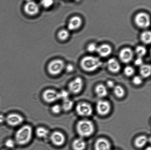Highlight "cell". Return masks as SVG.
Segmentation results:
<instances>
[{
	"mask_svg": "<svg viewBox=\"0 0 151 150\" xmlns=\"http://www.w3.org/2000/svg\"><path fill=\"white\" fill-rule=\"evenodd\" d=\"M83 87L82 79L77 77L69 83L68 87L70 92L73 94H77L81 92Z\"/></svg>",
	"mask_w": 151,
	"mask_h": 150,
	"instance_id": "12",
	"label": "cell"
},
{
	"mask_svg": "<svg viewBox=\"0 0 151 150\" xmlns=\"http://www.w3.org/2000/svg\"><path fill=\"white\" fill-rule=\"evenodd\" d=\"M140 73L142 77L147 78L150 75L151 66L149 65L143 64L140 68Z\"/></svg>",
	"mask_w": 151,
	"mask_h": 150,
	"instance_id": "20",
	"label": "cell"
},
{
	"mask_svg": "<svg viewBox=\"0 0 151 150\" xmlns=\"http://www.w3.org/2000/svg\"><path fill=\"white\" fill-rule=\"evenodd\" d=\"M36 136L40 139H45L49 137L50 132L48 129L43 127L37 128L35 130Z\"/></svg>",
	"mask_w": 151,
	"mask_h": 150,
	"instance_id": "18",
	"label": "cell"
},
{
	"mask_svg": "<svg viewBox=\"0 0 151 150\" xmlns=\"http://www.w3.org/2000/svg\"><path fill=\"white\" fill-rule=\"evenodd\" d=\"M24 10L25 13L28 15L35 16L40 12V6L35 1H28L24 6Z\"/></svg>",
	"mask_w": 151,
	"mask_h": 150,
	"instance_id": "7",
	"label": "cell"
},
{
	"mask_svg": "<svg viewBox=\"0 0 151 150\" xmlns=\"http://www.w3.org/2000/svg\"><path fill=\"white\" fill-rule=\"evenodd\" d=\"M112 48L110 45L104 44L98 47L97 52L100 56L106 57L109 56L111 53Z\"/></svg>",
	"mask_w": 151,
	"mask_h": 150,
	"instance_id": "16",
	"label": "cell"
},
{
	"mask_svg": "<svg viewBox=\"0 0 151 150\" xmlns=\"http://www.w3.org/2000/svg\"><path fill=\"white\" fill-rule=\"evenodd\" d=\"M95 150H111L110 144L106 139H100L96 142Z\"/></svg>",
	"mask_w": 151,
	"mask_h": 150,
	"instance_id": "17",
	"label": "cell"
},
{
	"mask_svg": "<svg viewBox=\"0 0 151 150\" xmlns=\"http://www.w3.org/2000/svg\"><path fill=\"white\" fill-rule=\"evenodd\" d=\"M76 111L78 115L83 117H88L93 112L91 106L87 103L82 102L78 104L76 107Z\"/></svg>",
	"mask_w": 151,
	"mask_h": 150,
	"instance_id": "10",
	"label": "cell"
},
{
	"mask_svg": "<svg viewBox=\"0 0 151 150\" xmlns=\"http://www.w3.org/2000/svg\"><path fill=\"white\" fill-rule=\"evenodd\" d=\"M134 56L132 50L129 48H123L120 51L119 58L121 61L124 63H128L132 61Z\"/></svg>",
	"mask_w": 151,
	"mask_h": 150,
	"instance_id": "11",
	"label": "cell"
},
{
	"mask_svg": "<svg viewBox=\"0 0 151 150\" xmlns=\"http://www.w3.org/2000/svg\"><path fill=\"white\" fill-rule=\"evenodd\" d=\"M108 69L113 73H117L120 70L121 65L115 58H111L108 60L107 63Z\"/></svg>",
	"mask_w": 151,
	"mask_h": 150,
	"instance_id": "15",
	"label": "cell"
},
{
	"mask_svg": "<svg viewBox=\"0 0 151 150\" xmlns=\"http://www.w3.org/2000/svg\"><path fill=\"white\" fill-rule=\"evenodd\" d=\"M6 150V149H2V150Z\"/></svg>",
	"mask_w": 151,
	"mask_h": 150,
	"instance_id": "40",
	"label": "cell"
},
{
	"mask_svg": "<svg viewBox=\"0 0 151 150\" xmlns=\"http://www.w3.org/2000/svg\"><path fill=\"white\" fill-rule=\"evenodd\" d=\"M146 150H151L150 146L148 147L147 148H146Z\"/></svg>",
	"mask_w": 151,
	"mask_h": 150,
	"instance_id": "39",
	"label": "cell"
},
{
	"mask_svg": "<svg viewBox=\"0 0 151 150\" xmlns=\"http://www.w3.org/2000/svg\"><path fill=\"white\" fill-rule=\"evenodd\" d=\"M61 106L62 109L65 111H68L72 109L73 106V101L68 99L63 101Z\"/></svg>",
	"mask_w": 151,
	"mask_h": 150,
	"instance_id": "25",
	"label": "cell"
},
{
	"mask_svg": "<svg viewBox=\"0 0 151 150\" xmlns=\"http://www.w3.org/2000/svg\"><path fill=\"white\" fill-rule=\"evenodd\" d=\"M16 142L14 139H7L6 140L4 143L6 147L12 149L14 148L16 145Z\"/></svg>",
	"mask_w": 151,
	"mask_h": 150,
	"instance_id": "29",
	"label": "cell"
},
{
	"mask_svg": "<svg viewBox=\"0 0 151 150\" xmlns=\"http://www.w3.org/2000/svg\"><path fill=\"white\" fill-rule=\"evenodd\" d=\"M59 99L64 100L68 99L69 93L68 92L65 90H63L58 92Z\"/></svg>",
	"mask_w": 151,
	"mask_h": 150,
	"instance_id": "31",
	"label": "cell"
},
{
	"mask_svg": "<svg viewBox=\"0 0 151 150\" xmlns=\"http://www.w3.org/2000/svg\"><path fill=\"white\" fill-rule=\"evenodd\" d=\"M65 64L64 61L60 59H55L52 60L47 67L48 73L52 76L60 75L64 70Z\"/></svg>",
	"mask_w": 151,
	"mask_h": 150,
	"instance_id": "4",
	"label": "cell"
},
{
	"mask_svg": "<svg viewBox=\"0 0 151 150\" xmlns=\"http://www.w3.org/2000/svg\"><path fill=\"white\" fill-rule=\"evenodd\" d=\"M49 138L52 143L56 146H61L65 142L66 138L64 134L58 131H56L50 134Z\"/></svg>",
	"mask_w": 151,
	"mask_h": 150,
	"instance_id": "8",
	"label": "cell"
},
{
	"mask_svg": "<svg viewBox=\"0 0 151 150\" xmlns=\"http://www.w3.org/2000/svg\"><path fill=\"white\" fill-rule=\"evenodd\" d=\"M80 65L81 68L84 71L92 72L101 67L103 63L98 57L87 56L81 59Z\"/></svg>",
	"mask_w": 151,
	"mask_h": 150,
	"instance_id": "2",
	"label": "cell"
},
{
	"mask_svg": "<svg viewBox=\"0 0 151 150\" xmlns=\"http://www.w3.org/2000/svg\"><path fill=\"white\" fill-rule=\"evenodd\" d=\"M114 92L115 95L118 97H122L125 95V91L122 87L118 85L115 86L113 88Z\"/></svg>",
	"mask_w": 151,
	"mask_h": 150,
	"instance_id": "27",
	"label": "cell"
},
{
	"mask_svg": "<svg viewBox=\"0 0 151 150\" xmlns=\"http://www.w3.org/2000/svg\"><path fill=\"white\" fill-rule=\"evenodd\" d=\"M142 77L140 76H136L133 78L132 82L134 85H139L142 83Z\"/></svg>",
	"mask_w": 151,
	"mask_h": 150,
	"instance_id": "34",
	"label": "cell"
},
{
	"mask_svg": "<svg viewBox=\"0 0 151 150\" xmlns=\"http://www.w3.org/2000/svg\"><path fill=\"white\" fill-rule=\"evenodd\" d=\"M54 0H41L40 5L45 9L51 8L54 5Z\"/></svg>",
	"mask_w": 151,
	"mask_h": 150,
	"instance_id": "28",
	"label": "cell"
},
{
	"mask_svg": "<svg viewBox=\"0 0 151 150\" xmlns=\"http://www.w3.org/2000/svg\"><path fill=\"white\" fill-rule=\"evenodd\" d=\"M96 92L99 97H103L107 95L108 91L106 87L104 85H99L96 86Z\"/></svg>",
	"mask_w": 151,
	"mask_h": 150,
	"instance_id": "22",
	"label": "cell"
},
{
	"mask_svg": "<svg viewBox=\"0 0 151 150\" xmlns=\"http://www.w3.org/2000/svg\"></svg>",
	"mask_w": 151,
	"mask_h": 150,
	"instance_id": "41",
	"label": "cell"
},
{
	"mask_svg": "<svg viewBox=\"0 0 151 150\" xmlns=\"http://www.w3.org/2000/svg\"><path fill=\"white\" fill-rule=\"evenodd\" d=\"M33 136V129L29 125H24L16 132L14 140L16 144L20 145L27 144L30 142Z\"/></svg>",
	"mask_w": 151,
	"mask_h": 150,
	"instance_id": "1",
	"label": "cell"
},
{
	"mask_svg": "<svg viewBox=\"0 0 151 150\" xmlns=\"http://www.w3.org/2000/svg\"><path fill=\"white\" fill-rule=\"evenodd\" d=\"M134 64L136 66H138V67H141L143 64V61L142 58L137 57V58L134 60Z\"/></svg>",
	"mask_w": 151,
	"mask_h": 150,
	"instance_id": "35",
	"label": "cell"
},
{
	"mask_svg": "<svg viewBox=\"0 0 151 150\" xmlns=\"http://www.w3.org/2000/svg\"><path fill=\"white\" fill-rule=\"evenodd\" d=\"M70 36V32L68 29H62L59 31L57 34V36L60 41H65L68 39Z\"/></svg>",
	"mask_w": 151,
	"mask_h": 150,
	"instance_id": "23",
	"label": "cell"
},
{
	"mask_svg": "<svg viewBox=\"0 0 151 150\" xmlns=\"http://www.w3.org/2000/svg\"><path fill=\"white\" fill-rule=\"evenodd\" d=\"M134 21L136 25L141 28H146L150 24V16L144 12H140L136 15Z\"/></svg>",
	"mask_w": 151,
	"mask_h": 150,
	"instance_id": "5",
	"label": "cell"
},
{
	"mask_svg": "<svg viewBox=\"0 0 151 150\" xmlns=\"http://www.w3.org/2000/svg\"><path fill=\"white\" fill-rule=\"evenodd\" d=\"M65 69L68 73H72L74 70V67L73 65L70 64H68L65 66Z\"/></svg>",
	"mask_w": 151,
	"mask_h": 150,
	"instance_id": "36",
	"label": "cell"
},
{
	"mask_svg": "<svg viewBox=\"0 0 151 150\" xmlns=\"http://www.w3.org/2000/svg\"><path fill=\"white\" fill-rule=\"evenodd\" d=\"M24 120L23 116L17 113H10L6 117L5 122L7 124L13 127L20 126L23 124Z\"/></svg>",
	"mask_w": 151,
	"mask_h": 150,
	"instance_id": "6",
	"label": "cell"
},
{
	"mask_svg": "<svg viewBox=\"0 0 151 150\" xmlns=\"http://www.w3.org/2000/svg\"><path fill=\"white\" fill-rule=\"evenodd\" d=\"M78 134L82 137H87L92 134L94 132V125L88 120H81L78 122L76 126Z\"/></svg>",
	"mask_w": 151,
	"mask_h": 150,
	"instance_id": "3",
	"label": "cell"
},
{
	"mask_svg": "<svg viewBox=\"0 0 151 150\" xmlns=\"http://www.w3.org/2000/svg\"><path fill=\"white\" fill-rule=\"evenodd\" d=\"M6 121V117L2 114H0V123H2Z\"/></svg>",
	"mask_w": 151,
	"mask_h": 150,
	"instance_id": "38",
	"label": "cell"
},
{
	"mask_svg": "<svg viewBox=\"0 0 151 150\" xmlns=\"http://www.w3.org/2000/svg\"><path fill=\"white\" fill-rule=\"evenodd\" d=\"M110 107V104L107 101L101 100L97 103L96 109L99 114L101 115H105L109 112Z\"/></svg>",
	"mask_w": 151,
	"mask_h": 150,
	"instance_id": "14",
	"label": "cell"
},
{
	"mask_svg": "<svg viewBox=\"0 0 151 150\" xmlns=\"http://www.w3.org/2000/svg\"><path fill=\"white\" fill-rule=\"evenodd\" d=\"M42 98L45 102L51 103L59 100L58 92L53 89H47L44 91Z\"/></svg>",
	"mask_w": 151,
	"mask_h": 150,
	"instance_id": "9",
	"label": "cell"
},
{
	"mask_svg": "<svg viewBox=\"0 0 151 150\" xmlns=\"http://www.w3.org/2000/svg\"><path fill=\"white\" fill-rule=\"evenodd\" d=\"M106 86L109 88H114L115 86L114 83L111 80L108 81L106 82Z\"/></svg>",
	"mask_w": 151,
	"mask_h": 150,
	"instance_id": "37",
	"label": "cell"
},
{
	"mask_svg": "<svg viewBox=\"0 0 151 150\" xmlns=\"http://www.w3.org/2000/svg\"><path fill=\"white\" fill-rule=\"evenodd\" d=\"M82 23V19L79 16H75L72 17L68 23V30L71 31L78 30L81 27Z\"/></svg>",
	"mask_w": 151,
	"mask_h": 150,
	"instance_id": "13",
	"label": "cell"
},
{
	"mask_svg": "<svg viewBox=\"0 0 151 150\" xmlns=\"http://www.w3.org/2000/svg\"><path fill=\"white\" fill-rule=\"evenodd\" d=\"M74 150H84L86 148V143L83 139L79 138L76 139L72 144Z\"/></svg>",
	"mask_w": 151,
	"mask_h": 150,
	"instance_id": "19",
	"label": "cell"
},
{
	"mask_svg": "<svg viewBox=\"0 0 151 150\" xmlns=\"http://www.w3.org/2000/svg\"><path fill=\"white\" fill-rule=\"evenodd\" d=\"M148 142L146 136H139L134 141V144L137 148H141L143 147Z\"/></svg>",
	"mask_w": 151,
	"mask_h": 150,
	"instance_id": "21",
	"label": "cell"
},
{
	"mask_svg": "<svg viewBox=\"0 0 151 150\" xmlns=\"http://www.w3.org/2000/svg\"><path fill=\"white\" fill-rule=\"evenodd\" d=\"M147 51L145 47L142 45H139L135 49V53L137 56L142 58L146 55Z\"/></svg>",
	"mask_w": 151,
	"mask_h": 150,
	"instance_id": "26",
	"label": "cell"
},
{
	"mask_svg": "<svg viewBox=\"0 0 151 150\" xmlns=\"http://www.w3.org/2000/svg\"><path fill=\"white\" fill-rule=\"evenodd\" d=\"M134 70L131 66H128L124 69V73L127 76H131L134 74Z\"/></svg>",
	"mask_w": 151,
	"mask_h": 150,
	"instance_id": "30",
	"label": "cell"
},
{
	"mask_svg": "<svg viewBox=\"0 0 151 150\" xmlns=\"http://www.w3.org/2000/svg\"><path fill=\"white\" fill-rule=\"evenodd\" d=\"M98 46L95 43H91L89 44L87 46V50L90 53H93L96 52L97 50Z\"/></svg>",
	"mask_w": 151,
	"mask_h": 150,
	"instance_id": "33",
	"label": "cell"
},
{
	"mask_svg": "<svg viewBox=\"0 0 151 150\" xmlns=\"http://www.w3.org/2000/svg\"><path fill=\"white\" fill-rule=\"evenodd\" d=\"M62 110L61 106L57 104L53 105L51 109L52 112L55 114H60Z\"/></svg>",
	"mask_w": 151,
	"mask_h": 150,
	"instance_id": "32",
	"label": "cell"
},
{
	"mask_svg": "<svg viewBox=\"0 0 151 150\" xmlns=\"http://www.w3.org/2000/svg\"><path fill=\"white\" fill-rule=\"evenodd\" d=\"M142 42L145 44H150L151 42V33L150 31L143 32L140 35Z\"/></svg>",
	"mask_w": 151,
	"mask_h": 150,
	"instance_id": "24",
	"label": "cell"
}]
</instances>
